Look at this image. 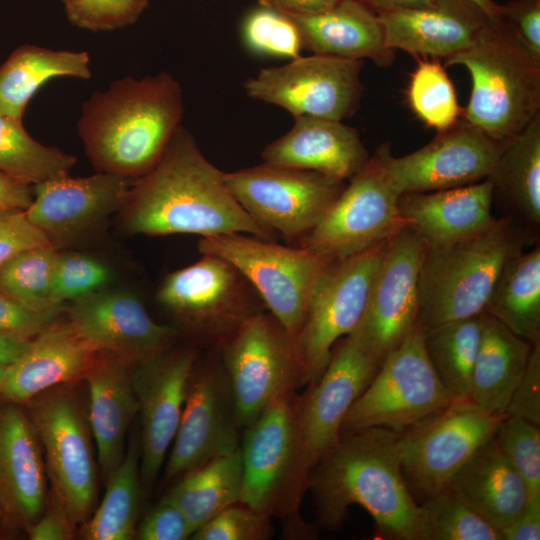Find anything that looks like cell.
<instances>
[{
    "instance_id": "cell-20",
    "label": "cell",
    "mask_w": 540,
    "mask_h": 540,
    "mask_svg": "<svg viewBox=\"0 0 540 540\" xmlns=\"http://www.w3.org/2000/svg\"><path fill=\"white\" fill-rule=\"evenodd\" d=\"M196 361L190 349H168L137 360L130 372L140 414V479L145 490L157 480L175 438Z\"/></svg>"
},
{
    "instance_id": "cell-39",
    "label": "cell",
    "mask_w": 540,
    "mask_h": 540,
    "mask_svg": "<svg viewBox=\"0 0 540 540\" xmlns=\"http://www.w3.org/2000/svg\"><path fill=\"white\" fill-rule=\"evenodd\" d=\"M77 159L32 138L22 120L0 114V172L35 185L69 173Z\"/></svg>"
},
{
    "instance_id": "cell-46",
    "label": "cell",
    "mask_w": 540,
    "mask_h": 540,
    "mask_svg": "<svg viewBox=\"0 0 540 540\" xmlns=\"http://www.w3.org/2000/svg\"><path fill=\"white\" fill-rule=\"evenodd\" d=\"M68 20L90 31H109L134 23L149 0H61Z\"/></svg>"
},
{
    "instance_id": "cell-2",
    "label": "cell",
    "mask_w": 540,
    "mask_h": 540,
    "mask_svg": "<svg viewBox=\"0 0 540 540\" xmlns=\"http://www.w3.org/2000/svg\"><path fill=\"white\" fill-rule=\"evenodd\" d=\"M308 490L321 528L339 529L357 504L372 516L378 538L422 540L420 505L402 472L398 433L390 429L342 432L311 469Z\"/></svg>"
},
{
    "instance_id": "cell-43",
    "label": "cell",
    "mask_w": 540,
    "mask_h": 540,
    "mask_svg": "<svg viewBox=\"0 0 540 540\" xmlns=\"http://www.w3.org/2000/svg\"><path fill=\"white\" fill-rule=\"evenodd\" d=\"M241 36L253 53L289 60L301 56L303 45L296 24L274 8L258 4L249 10L241 23Z\"/></svg>"
},
{
    "instance_id": "cell-32",
    "label": "cell",
    "mask_w": 540,
    "mask_h": 540,
    "mask_svg": "<svg viewBox=\"0 0 540 540\" xmlns=\"http://www.w3.org/2000/svg\"><path fill=\"white\" fill-rule=\"evenodd\" d=\"M487 179L493 202L535 241L540 229V113L505 142Z\"/></svg>"
},
{
    "instance_id": "cell-45",
    "label": "cell",
    "mask_w": 540,
    "mask_h": 540,
    "mask_svg": "<svg viewBox=\"0 0 540 540\" xmlns=\"http://www.w3.org/2000/svg\"><path fill=\"white\" fill-rule=\"evenodd\" d=\"M110 269L100 260L79 253H58L52 279V300L63 305L67 300L87 297L109 283Z\"/></svg>"
},
{
    "instance_id": "cell-48",
    "label": "cell",
    "mask_w": 540,
    "mask_h": 540,
    "mask_svg": "<svg viewBox=\"0 0 540 540\" xmlns=\"http://www.w3.org/2000/svg\"><path fill=\"white\" fill-rule=\"evenodd\" d=\"M194 530L175 502L165 495L136 530L140 540H186Z\"/></svg>"
},
{
    "instance_id": "cell-49",
    "label": "cell",
    "mask_w": 540,
    "mask_h": 540,
    "mask_svg": "<svg viewBox=\"0 0 540 540\" xmlns=\"http://www.w3.org/2000/svg\"><path fill=\"white\" fill-rule=\"evenodd\" d=\"M49 243L52 241L28 220L25 211L0 210V266L26 248Z\"/></svg>"
},
{
    "instance_id": "cell-10",
    "label": "cell",
    "mask_w": 540,
    "mask_h": 540,
    "mask_svg": "<svg viewBox=\"0 0 540 540\" xmlns=\"http://www.w3.org/2000/svg\"><path fill=\"white\" fill-rule=\"evenodd\" d=\"M381 145L349 179L319 223L296 245L334 261L390 239L406 225L398 192L385 168Z\"/></svg>"
},
{
    "instance_id": "cell-57",
    "label": "cell",
    "mask_w": 540,
    "mask_h": 540,
    "mask_svg": "<svg viewBox=\"0 0 540 540\" xmlns=\"http://www.w3.org/2000/svg\"><path fill=\"white\" fill-rule=\"evenodd\" d=\"M32 338L0 332V362L7 366L15 362L29 347Z\"/></svg>"
},
{
    "instance_id": "cell-58",
    "label": "cell",
    "mask_w": 540,
    "mask_h": 540,
    "mask_svg": "<svg viewBox=\"0 0 540 540\" xmlns=\"http://www.w3.org/2000/svg\"><path fill=\"white\" fill-rule=\"evenodd\" d=\"M376 13L422 8L438 5L446 0H360Z\"/></svg>"
},
{
    "instance_id": "cell-47",
    "label": "cell",
    "mask_w": 540,
    "mask_h": 540,
    "mask_svg": "<svg viewBox=\"0 0 540 540\" xmlns=\"http://www.w3.org/2000/svg\"><path fill=\"white\" fill-rule=\"evenodd\" d=\"M271 516L242 503L231 505L198 528L193 540H264L271 537Z\"/></svg>"
},
{
    "instance_id": "cell-14",
    "label": "cell",
    "mask_w": 540,
    "mask_h": 540,
    "mask_svg": "<svg viewBox=\"0 0 540 540\" xmlns=\"http://www.w3.org/2000/svg\"><path fill=\"white\" fill-rule=\"evenodd\" d=\"M389 240L334 261L317 284L297 338L305 385L319 379L336 342L360 324Z\"/></svg>"
},
{
    "instance_id": "cell-1",
    "label": "cell",
    "mask_w": 540,
    "mask_h": 540,
    "mask_svg": "<svg viewBox=\"0 0 540 540\" xmlns=\"http://www.w3.org/2000/svg\"><path fill=\"white\" fill-rule=\"evenodd\" d=\"M135 180L125 203L126 225L132 233L275 237L273 230L238 203L224 181V172L203 155L182 126L157 165Z\"/></svg>"
},
{
    "instance_id": "cell-5",
    "label": "cell",
    "mask_w": 540,
    "mask_h": 540,
    "mask_svg": "<svg viewBox=\"0 0 540 540\" xmlns=\"http://www.w3.org/2000/svg\"><path fill=\"white\" fill-rule=\"evenodd\" d=\"M446 65L469 71L472 88L463 118L492 139L508 141L540 113V60L501 17L488 20Z\"/></svg>"
},
{
    "instance_id": "cell-40",
    "label": "cell",
    "mask_w": 540,
    "mask_h": 540,
    "mask_svg": "<svg viewBox=\"0 0 540 540\" xmlns=\"http://www.w3.org/2000/svg\"><path fill=\"white\" fill-rule=\"evenodd\" d=\"M58 252L52 243L26 248L0 266V288L24 307L59 313L52 300V279Z\"/></svg>"
},
{
    "instance_id": "cell-16",
    "label": "cell",
    "mask_w": 540,
    "mask_h": 540,
    "mask_svg": "<svg viewBox=\"0 0 540 540\" xmlns=\"http://www.w3.org/2000/svg\"><path fill=\"white\" fill-rule=\"evenodd\" d=\"M239 429L232 388L221 357L200 364L196 361L165 465V479L183 476L238 449Z\"/></svg>"
},
{
    "instance_id": "cell-9",
    "label": "cell",
    "mask_w": 540,
    "mask_h": 540,
    "mask_svg": "<svg viewBox=\"0 0 540 540\" xmlns=\"http://www.w3.org/2000/svg\"><path fill=\"white\" fill-rule=\"evenodd\" d=\"M452 400L428 358L424 331L417 322L353 403L341 433L369 427L400 433Z\"/></svg>"
},
{
    "instance_id": "cell-30",
    "label": "cell",
    "mask_w": 540,
    "mask_h": 540,
    "mask_svg": "<svg viewBox=\"0 0 540 540\" xmlns=\"http://www.w3.org/2000/svg\"><path fill=\"white\" fill-rule=\"evenodd\" d=\"M448 486L499 530L515 521L530 502L525 482L494 437L472 455Z\"/></svg>"
},
{
    "instance_id": "cell-19",
    "label": "cell",
    "mask_w": 540,
    "mask_h": 540,
    "mask_svg": "<svg viewBox=\"0 0 540 540\" xmlns=\"http://www.w3.org/2000/svg\"><path fill=\"white\" fill-rule=\"evenodd\" d=\"M504 145L460 118L408 155L394 157L388 144L385 168L401 195L460 187L486 179Z\"/></svg>"
},
{
    "instance_id": "cell-52",
    "label": "cell",
    "mask_w": 540,
    "mask_h": 540,
    "mask_svg": "<svg viewBox=\"0 0 540 540\" xmlns=\"http://www.w3.org/2000/svg\"><path fill=\"white\" fill-rule=\"evenodd\" d=\"M56 315L30 310L0 288V332L32 338L52 324Z\"/></svg>"
},
{
    "instance_id": "cell-6",
    "label": "cell",
    "mask_w": 540,
    "mask_h": 540,
    "mask_svg": "<svg viewBox=\"0 0 540 540\" xmlns=\"http://www.w3.org/2000/svg\"><path fill=\"white\" fill-rule=\"evenodd\" d=\"M240 445V503L296 524L302 536L312 530L298 525L299 506L309 486L310 464L299 419V394L273 401L248 427Z\"/></svg>"
},
{
    "instance_id": "cell-35",
    "label": "cell",
    "mask_w": 540,
    "mask_h": 540,
    "mask_svg": "<svg viewBox=\"0 0 540 540\" xmlns=\"http://www.w3.org/2000/svg\"><path fill=\"white\" fill-rule=\"evenodd\" d=\"M484 312L529 343L540 342L539 244L508 261L491 291Z\"/></svg>"
},
{
    "instance_id": "cell-24",
    "label": "cell",
    "mask_w": 540,
    "mask_h": 540,
    "mask_svg": "<svg viewBox=\"0 0 540 540\" xmlns=\"http://www.w3.org/2000/svg\"><path fill=\"white\" fill-rule=\"evenodd\" d=\"M45 465L34 425L14 403L0 407V507L7 522L26 528L43 514Z\"/></svg>"
},
{
    "instance_id": "cell-27",
    "label": "cell",
    "mask_w": 540,
    "mask_h": 540,
    "mask_svg": "<svg viewBox=\"0 0 540 540\" xmlns=\"http://www.w3.org/2000/svg\"><path fill=\"white\" fill-rule=\"evenodd\" d=\"M94 353L70 324L52 323L34 336L25 352L7 366L0 383V398L17 405L27 403L87 370Z\"/></svg>"
},
{
    "instance_id": "cell-28",
    "label": "cell",
    "mask_w": 540,
    "mask_h": 540,
    "mask_svg": "<svg viewBox=\"0 0 540 540\" xmlns=\"http://www.w3.org/2000/svg\"><path fill=\"white\" fill-rule=\"evenodd\" d=\"M492 184L489 179L465 186L402 194L399 209L406 225L427 246L446 244L491 223Z\"/></svg>"
},
{
    "instance_id": "cell-11",
    "label": "cell",
    "mask_w": 540,
    "mask_h": 540,
    "mask_svg": "<svg viewBox=\"0 0 540 540\" xmlns=\"http://www.w3.org/2000/svg\"><path fill=\"white\" fill-rule=\"evenodd\" d=\"M505 416L471 399H453L444 409L398 433L401 468L412 491L427 499L446 488L494 436Z\"/></svg>"
},
{
    "instance_id": "cell-4",
    "label": "cell",
    "mask_w": 540,
    "mask_h": 540,
    "mask_svg": "<svg viewBox=\"0 0 540 540\" xmlns=\"http://www.w3.org/2000/svg\"><path fill=\"white\" fill-rule=\"evenodd\" d=\"M533 240L508 217L450 243L427 246L418 280L423 331L484 312L508 261Z\"/></svg>"
},
{
    "instance_id": "cell-29",
    "label": "cell",
    "mask_w": 540,
    "mask_h": 540,
    "mask_svg": "<svg viewBox=\"0 0 540 540\" xmlns=\"http://www.w3.org/2000/svg\"><path fill=\"white\" fill-rule=\"evenodd\" d=\"M289 15L303 48L313 54L344 59L369 58L379 65L392 61L378 15L360 0H340L330 9L309 15Z\"/></svg>"
},
{
    "instance_id": "cell-8",
    "label": "cell",
    "mask_w": 540,
    "mask_h": 540,
    "mask_svg": "<svg viewBox=\"0 0 540 540\" xmlns=\"http://www.w3.org/2000/svg\"><path fill=\"white\" fill-rule=\"evenodd\" d=\"M220 349L240 428L305 385L297 339L270 312L252 315Z\"/></svg>"
},
{
    "instance_id": "cell-42",
    "label": "cell",
    "mask_w": 540,
    "mask_h": 540,
    "mask_svg": "<svg viewBox=\"0 0 540 540\" xmlns=\"http://www.w3.org/2000/svg\"><path fill=\"white\" fill-rule=\"evenodd\" d=\"M408 102L414 113L438 131L455 124L461 116L453 84L437 61H420L411 75Z\"/></svg>"
},
{
    "instance_id": "cell-59",
    "label": "cell",
    "mask_w": 540,
    "mask_h": 540,
    "mask_svg": "<svg viewBox=\"0 0 540 540\" xmlns=\"http://www.w3.org/2000/svg\"><path fill=\"white\" fill-rule=\"evenodd\" d=\"M483 13L489 20H495L500 17L501 4L493 0H461Z\"/></svg>"
},
{
    "instance_id": "cell-13",
    "label": "cell",
    "mask_w": 540,
    "mask_h": 540,
    "mask_svg": "<svg viewBox=\"0 0 540 540\" xmlns=\"http://www.w3.org/2000/svg\"><path fill=\"white\" fill-rule=\"evenodd\" d=\"M238 203L295 246L319 223L346 186L319 172L263 162L224 172Z\"/></svg>"
},
{
    "instance_id": "cell-53",
    "label": "cell",
    "mask_w": 540,
    "mask_h": 540,
    "mask_svg": "<svg viewBox=\"0 0 540 540\" xmlns=\"http://www.w3.org/2000/svg\"><path fill=\"white\" fill-rule=\"evenodd\" d=\"M73 526L64 510L55 501V504L43 512L27 531L31 540H68L72 538Z\"/></svg>"
},
{
    "instance_id": "cell-15",
    "label": "cell",
    "mask_w": 540,
    "mask_h": 540,
    "mask_svg": "<svg viewBox=\"0 0 540 540\" xmlns=\"http://www.w3.org/2000/svg\"><path fill=\"white\" fill-rule=\"evenodd\" d=\"M363 60L312 54L261 69L244 84L246 95L279 106L293 117L342 121L358 108Z\"/></svg>"
},
{
    "instance_id": "cell-38",
    "label": "cell",
    "mask_w": 540,
    "mask_h": 540,
    "mask_svg": "<svg viewBox=\"0 0 540 540\" xmlns=\"http://www.w3.org/2000/svg\"><path fill=\"white\" fill-rule=\"evenodd\" d=\"M484 312L424 331L428 358L452 399H470Z\"/></svg>"
},
{
    "instance_id": "cell-3",
    "label": "cell",
    "mask_w": 540,
    "mask_h": 540,
    "mask_svg": "<svg viewBox=\"0 0 540 540\" xmlns=\"http://www.w3.org/2000/svg\"><path fill=\"white\" fill-rule=\"evenodd\" d=\"M183 110L182 89L171 74L127 76L84 102L77 130L100 172L137 179L162 158Z\"/></svg>"
},
{
    "instance_id": "cell-37",
    "label": "cell",
    "mask_w": 540,
    "mask_h": 540,
    "mask_svg": "<svg viewBox=\"0 0 540 540\" xmlns=\"http://www.w3.org/2000/svg\"><path fill=\"white\" fill-rule=\"evenodd\" d=\"M107 479L104 497L84 522L82 537L86 540L134 539L142 488L137 436L130 440L121 462Z\"/></svg>"
},
{
    "instance_id": "cell-54",
    "label": "cell",
    "mask_w": 540,
    "mask_h": 540,
    "mask_svg": "<svg viewBox=\"0 0 540 540\" xmlns=\"http://www.w3.org/2000/svg\"><path fill=\"white\" fill-rule=\"evenodd\" d=\"M501 540H539L540 504L529 503L525 511L500 530Z\"/></svg>"
},
{
    "instance_id": "cell-12",
    "label": "cell",
    "mask_w": 540,
    "mask_h": 540,
    "mask_svg": "<svg viewBox=\"0 0 540 540\" xmlns=\"http://www.w3.org/2000/svg\"><path fill=\"white\" fill-rule=\"evenodd\" d=\"M159 302L214 347H221L265 305L250 282L225 259L202 254L193 264L168 274Z\"/></svg>"
},
{
    "instance_id": "cell-36",
    "label": "cell",
    "mask_w": 540,
    "mask_h": 540,
    "mask_svg": "<svg viewBox=\"0 0 540 540\" xmlns=\"http://www.w3.org/2000/svg\"><path fill=\"white\" fill-rule=\"evenodd\" d=\"M240 447L183 475L166 494L181 509L194 532L225 508L240 503Z\"/></svg>"
},
{
    "instance_id": "cell-22",
    "label": "cell",
    "mask_w": 540,
    "mask_h": 540,
    "mask_svg": "<svg viewBox=\"0 0 540 540\" xmlns=\"http://www.w3.org/2000/svg\"><path fill=\"white\" fill-rule=\"evenodd\" d=\"M70 326L95 351L140 360L168 350L175 327L155 322L133 294L99 290L75 301Z\"/></svg>"
},
{
    "instance_id": "cell-51",
    "label": "cell",
    "mask_w": 540,
    "mask_h": 540,
    "mask_svg": "<svg viewBox=\"0 0 540 540\" xmlns=\"http://www.w3.org/2000/svg\"><path fill=\"white\" fill-rule=\"evenodd\" d=\"M500 17L525 48L540 60V0H511L501 4Z\"/></svg>"
},
{
    "instance_id": "cell-56",
    "label": "cell",
    "mask_w": 540,
    "mask_h": 540,
    "mask_svg": "<svg viewBox=\"0 0 540 540\" xmlns=\"http://www.w3.org/2000/svg\"><path fill=\"white\" fill-rule=\"evenodd\" d=\"M258 4L268 6L290 15H309L330 9L340 0H257Z\"/></svg>"
},
{
    "instance_id": "cell-44",
    "label": "cell",
    "mask_w": 540,
    "mask_h": 540,
    "mask_svg": "<svg viewBox=\"0 0 540 540\" xmlns=\"http://www.w3.org/2000/svg\"><path fill=\"white\" fill-rule=\"evenodd\" d=\"M495 443L525 482L530 502L540 504V429L520 417L505 416L495 434Z\"/></svg>"
},
{
    "instance_id": "cell-7",
    "label": "cell",
    "mask_w": 540,
    "mask_h": 540,
    "mask_svg": "<svg viewBox=\"0 0 540 540\" xmlns=\"http://www.w3.org/2000/svg\"><path fill=\"white\" fill-rule=\"evenodd\" d=\"M198 250L217 255L238 269L269 312L296 339L316 286L334 262L300 246H283L242 233L201 237Z\"/></svg>"
},
{
    "instance_id": "cell-33",
    "label": "cell",
    "mask_w": 540,
    "mask_h": 540,
    "mask_svg": "<svg viewBox=\"0 0 540 540\" xmlns=\"http://www.w3.org/2000/svg\"><path fill=\"white\" fill-rule=\"evenodd\" d=\"M532 346L484 312L470 399L491 413L505 415L511 395L528 364Z\"/></svg>"
},
{
    "instance_id": "cell-23",
    "label": "cell",
    "mask_w": 540,
    "mask_h": 540,
    "mask_svg": "<svg viewBox=\"0 0 540 540\" xmlns=\"http://www.w3.org/2000/svg\"><path fill=\"white\" fill-rule=\"evenodd\" d=\"M129 178L99 172L87 177L68 174L33 185L28 220L49 239L76 235L124 206Z\"/></svg>"
},
{
    "instance_id": "cell-55",
    "label": "cell",
    "mask_w": 540,
    "mask_h": 540,
    "mask_svg": "<svg viewBox=\"0 0 540 540\" xmlns=\"http://www.w3.org/2000/svg\"><path fill=\"white\" fill-rule=\"evenodd\" d=\"M33 200L31 185L0 172V210L25 211Z\"/></svg>"
},
{
    "instance_id": "cell-25",
    "label": "cell",
    "mask_w": 540,
    "mask_h": 540,
    "mask_svg": "<svg viewBox=\"0 0 540 540\" xmlns=\"http://www.w3.org/2000/svg\"><path fill=\"white\" fill-rule=\"evenodd\" d=\"M264 162L349 180L370 156L358 131L342 121L300 116L262 151Z\"/></svg>"
},
{
    "instance_id": "cell-18",
    "label": "cell",
    "mask_w": 540,
    "mask_h": 540,
    "mask_svg": "<svg viewBox=\"0 0 540 540\" xmlns=\"http://www.w3.org/2000/svg\"><path fill=\"white\" fill-rule=\"evenodd\" d=\"M31 421L41 441L55 501L74 524L84 523L97 499L96 464L87 426L66 394L34 401Z\"/></svg>"
},
{
    "instance_id": "cell-26",
    "label": "cell",
    "mask_w": 540,
    "mask_h": 540,
    "mask_svg": "<svg viewBox=\"0 0 540 540\" xmlns=\"http://www.w3.org/2000/svg\"><path fill=\"white\" fill-rule=\"evenodd\" d=\"M377 15L388 49L446 59L469 47L489 20L461 0Z\"/></svg>"
},
{
    "instance_id": "cell-61",
    "label": "cell",
    "mask_w": 540,
    "mask_h": 540,
    "mask_svg": "<svg viewBox=\"0 0 540 540\" xmlns=\"http://www.w3.org/2000/svg\"><path fill=\"white\" fill-rule=\"evenodd\" d=\"M7 522L6 518H5V515L0 507V529L2 528V526L4 525V523Z\"/></svg>"
},
{
    "instance_id": "cell-50",
    "label": "cell",
    "mask_w": 540,
    "mask_h": 540,
    "mask_svg": "<svg viewBox=\"0 0 540 540\" xmlns=\"http://www.w3.org/2000/svg\"><path fill=\"white\" fill-rule=\"evenodd\" d=\"M505 415L540 426V342L532 346L528 364L511 395Z\"/></svg>"
},
{
    "instance_id": "cell-34",
    "label": "cell",
    "mask_w": 540,
    "mask_h": 540,
    "mask_svg": "<svg viewBox=\"0 0 540 540\" xmlns=\"http://www.w3.org/2000/svg\"><path fill=\"white\" fill-rule=\"evenodd\" d=\"M57 77L89 79V54L31 44L19 46L0 67V114L22 120L33 95Z\"/></svg>"
},
{
    "instance_id": "cell-60",
    "label": "cell",
    "mask_w": 540,
    "mask_h": 540,
    "mask_svg": "<svg viewBox=\"0 0 540 540\" xmlns=\"http://www.w3.org/2000/svg\"><path fill=\"white\" fill-rule=\"evenodd\" d=\"M6 368H7V365L0 362V383H1L2 379H3Z\"/></svg>"
},
{
    "instance_id": "cell-31",
    "label": "cell",
    "mask_w": 540,
    "mask_h": 540,
    "mask_svg": "<svg viewBox=\"0 0 540 540\" xmlns=\"http://www.w3.org/2000/svg\"><path fill=\"white\" fill-rule=\"evenodd\" d=\"M85 376L89 392L88 419L98 464L108 478L124 456L125 435L138 414V402L130 372L121 362L91 363Z\"/></svg>"
},
{
    "instance_id": "cell-17",
    "label": "cell",
    "mask_w": 540,
    "mask_h": 540,
    "mask_svg": "<svg viewBox=\"0 0 540 540\" xmlns=\"http://www.w3.org/2000/svg\"><path fill=\"white\" fill-rule=\"evenodd\" d=\"M426 247L408 226L390 238L364 316L351 333L379 367L418 321V280Z\"/></svg>"
},
{
    "instance_id": "cell-21",
    "label": "cell",
    "mask_w": 540,
    "mask_h": 540,
    "mask_svg": "<svg viewBox=\"0 0 540 540\" xmlns=\"http://www.w3.org/2000/svg\"><path fill=\"white\" fill-rule=\"evenodd\" d=\"M379 365L351 335L332 349L319 379L299 395V419L310 464L334 446L347 412L368 386Z\"/></svg>"
},
{
    "instance_id": "cell-41",
    "label": "cell",
    "mask_w": 540,
    "mask_h": 540,
    "mask_svg": "<svg viewBox=\"0 0 540 540\" xmlns=\"http://www.w3.org/2000/svg\"><path fill=\"white\" fill-rule=\"evenodd\" d=\"M422 540H501L486 521L447 486L420 505Z\"/></svg>"
}]
</instances>
